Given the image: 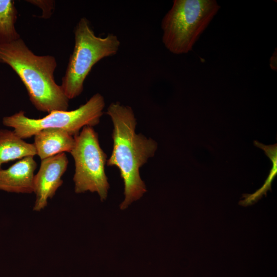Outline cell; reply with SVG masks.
Wrapping results in <instances>:
<instances>
[{
	"mask_svg": "<svg viewBox=\"0 0 277 277\" xmlns=\"http://www.w3.org/2000/svg\"><path fill=\"white\" fill-rule=\"evenodd\" d=\"M106 113L113 126V149L106 163L108 166L116 167L123 180L125 199L120 208L124 210L147 191L140 168L154 155L157 143L136 133V120L130 107L113 102L107 108Z\"/></svg>",
	"mask_w": 277,
	"mask_h": 277,
	"instance_id": "cell-1",
	"label": "cell"
},
{
	"mask_svg": "<svg viewBox=\"0 0 277 277\" xmlns=\"http://www.w3.org/2000/svg\"><path fill=\"white\" fill-rule=\"evenodd\" d=\"M0 63L10 66L18 75L37 110L48 113L68 110L69 100L54 80L57 63L53 56L35 54L20 38L0 43Z\"/></svg>",
	"mask_w": 277,
	"mask_h": 277,
	"instance_id": "cell-2",
	"label": "cell"
},
{
	"mask_svg": "<svg viewBox=\"0 0 277 277\" xmlns=\"http://www.w3.org/2000/svg\"><path fill=\"white\" fill-rule=\"evenodd\" d=\"M221 7L215 0H174L161 22L162 42L170 52L192 50Z\"/></svg>",
	"mask_w": 277,
	"mask_h": 277,
	"instance_id": "cell-3",
	"label": "cell"
},
{
	"mask_svg": "<svg viewBox=\"0 0 277 277\" xmlns=\"http://www.w3.org/2000/svg\"><path fill=\"white\" fill-rule=\"evenodd\" d=\"M74 33L73 51L61 85L69 100L82 93L84 81L92 67L102 59L115 55L121 45L115 34L110 33L104 37L96 36L86 17L80 19Z\"/></svg>",
	"mask_w": 277,
	"mask_h": 277,
	"instance_id": "cell-4",
	"label": "cell"
},
{
	"mask_svg": "<svg viewBox=\"0 0 277 277\" xmlns=\"http://www.w3.org/2000/svg\"><path fill=\"white\" fill-rule=\"evenodd\" d=\"M105 105L104 97L96 93L85 104L73 110L53 111L40 118H29L21 110L4 117L2 123L5 126L13 128L14 133L23 140L47 128L64 130L74 137L84 127H93L100 123Z\"/></svg>",
	"mask_w": 277,
	"mask_h": 277,
	"instance_id": "cell-5",
	"label": "cell"
},
{
	"mask_svg": "<svg viewBox=\"0 0 277 277\" xmlns=\"http://www.w3.org/2000/svg\"><path fill=\"white\" fill-rule=\"evenodd\" d=\"M74 138L70 152L75 164L74 191L76 193L96 192L104 201L109 188L105 172L107 156L100 146L98 134L93 127L86 126Z\"/></svg>",
	"mask_w": 277,
	"mask_h": 277,
	"instance_id": "cell-6",
	"label": "cell"
},
{
	"mask_svg": "<svg viewBox=\"0 0 277 277\" xmlns=\"http://www.w3.org/2000/svg\"><path fill=\"white\" fill-rule=\"evenodd\" d=\"M68 163L64 152L41 160L39 169L34 178L33 192L36 195L34 211L44 209L48 200L54 196L62 186V177L67 169Z\"/></svg>",
	"mask_w": 277,
	"mask_h": 277,
	"instance_id": "cell-7",
	"label": "cell"
},
{
	"mask_svg": "<svg viewBox=\"0 0 277 277\" xmlns=\"http://www.w3.org/2000/svg\"><path fill=\"white\" fill-rule=\"evenodd\" d=\"M36 168L34 156H27L6 169L0 168V190L17 193H33Z\"/></svg>",
	"mask_w": 277,
	"mask_h": 277,
	"instance_id": "cell-8",
	"label": "cell"
},
{
	"mask_svg": "<svg viewBox=\"0 0 277 277\" xmlns=\"http://www.w3.org/2000/svg\"><path fill=\"white\" fill-rule=\"evenodd\" d=\"M75 142L74 137L65 130L47 128L34 135L33 143L41 160L61 153L70 152Z\"/></svg>",
	"mask_w": 277,
	"mask_h": 277,
	"instance_id": "cell-9",
	"label": "cell"
},
{
	"mask_svg": "<svg viewBox=\"0 0 277 277\" xmlns=\"http://www.w3.org/2000/svg\"><path fill=\"white\" fill-rule=\"evenodd\" d=\"M35 155L33 144L25 142L13 130L0 129V168L4 163Z\"/></svg>",
	"mask_w": 277,
	"mask_h": 277,
	"instance_id": "cell-10",
	"label": "cell"
},
{
	"mask_svg": "<svg viewBox=\"0 0 277 277\" xmlns=\"http://www.w3.org/2000/svg\"><path fill=\"white\" fill-rule=\"evenodd\" d=\"M17 11L12 0H0V43H6L20 38L15 24Z\"/></svg>",
	"mask_w": 277,
	"mask_h": 277,
	"instance_id": "cell-11",
	"label": "cell"
},
{
	"mask_svg": "<svg viewBox=\"0 0 277 277\" xmlns=\"http://www.w3.org/2000/svg\"><path fill=\"white\" fill-rule=\"evenodd\" d=\"M254 144L264 151L266 155L272 162V167L264 184L259 189L252 194L243 195L244 199L240 201L239 204L244 206L253 204L260 200L263 195H266L267 191L271 189L272 182L277 174L276 144L265 145L256 141L254 142Z\"/></svg>",
	"mask_w": 277,
	"mask_h": 277,
	"instance_id": "cell-12",
	"label": "cell"
},
{
	"mask_svg": "<svg viewBox=\"0 0 277 277\" xmlns=\"http://www.w3.org/2000/svg\"><path fill=\"white\" fill-rule=\"evenodd\" d=\"M27 2L40 7L43 11L42 17L44 18L50 17L54 11L55 2L53 1L31 0Z\"/></svg>",
	"mask_w": 277,
	"mask_h": 277,
	"instance_id": "cell-13",
	"label": "cell"
},
{
	"mask_svg": "<svg viewBox=\"0 0 277 277\" xmlns=\"http://www.w3.org/2000/svg\"><path fill=\"white\" fill-rule=\"evenodd\" d=\"M270 66L272 69L276 70V51L274 52L270 58Z\"/></svg>",
	"mask_w": 277,
	"mask_h": 277,
	"instance_id": "cell-14",
	"label": "cell"
}]
</instances>
